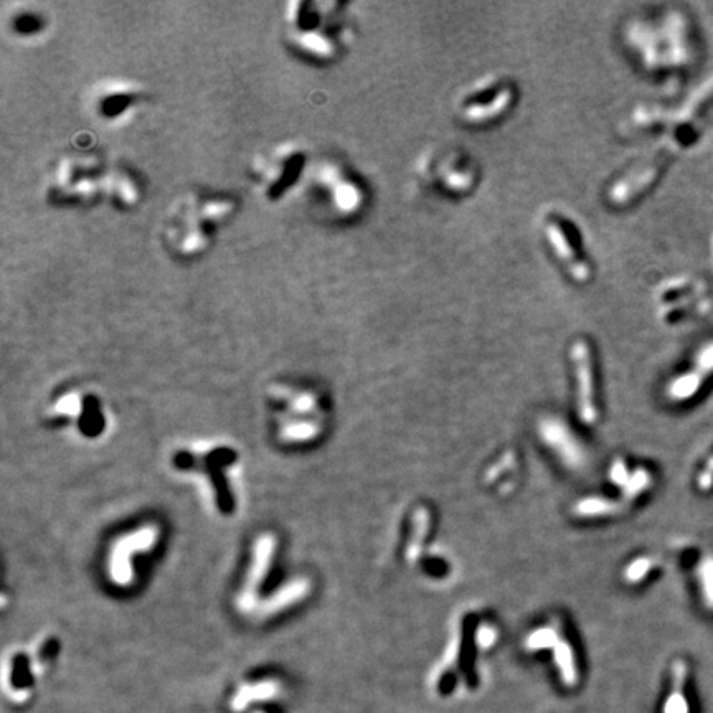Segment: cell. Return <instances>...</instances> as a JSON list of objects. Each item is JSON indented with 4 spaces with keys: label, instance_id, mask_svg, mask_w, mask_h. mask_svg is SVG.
Instances as JSON below:
<instances>
[{
    "label": "cell",
    "instance_id": "6da1fadb",
    "mask_svg": "<svg viewBox=\"0 0 713 713\" xmlns=\"http://www.w3.org/2000/svg\"><path fill=\"white\" fill-rule=\"evenodd\" d=\"M240 200L222 190L192 189L179 195L162 220V243L170 255L194 261L207 255L227 223L237 215Z\"/></svg>",
    "mask_w": 713,
    "mask_h": 713
},
{
    "label": "cell",
    "instance_id": "7a4b0ae2",
    "mask_svg": "<svg viewBox=\"0 0 713 713\" xmlns=\"http://www.w3.org/2000/svg\"><path fill=\"white\" fill-rule=\"evenodd\" d=\"M284 43L304 62L332 63L350 40L345 5L324 0H293L283 14Z\"/></svg>",
    "mask_w": 713,
    "mask_h": 713
},
{
    "label": "cell",
    "instance_id": "3957f363",
    "mask_svg": "<svg viewBox=\"0 0 713 713\" xmlns=\"http://www.w3.org/2000/svg\"><path fill=\"white\" fill-rule=\"evenodd\" d=\"M111 162L96 151H70L55 159L45 180V197L57 207L103 202Z\"/></svg>",
    "mask_w": 713,
    "mask_h": 713
},
{
    "label": "cell",
    "instance_id": "277c9868",
    "mask_svg": "<svg viewBox=\"0 0 713 713\" xmlns=\"http://www.w3.org/2000/svg\"><path fill=\"white\" fill-rule=\"evenodd\" d=\"M311 159L301 142L283 141L265 147L251 159V182L268 204H279L306 182Z\"/></svg>",
    "mask_w": 713,
    "mask_h": 713
},
{
    "label": "cell",
    "instance_id": "5b68a950",
    "mask_svg": "<svg viewBox=\"0 0 713 713\" xmlns=\"http://www.w3.org/2000/svg\"><path fill=\"white\" fill-rule=\"evenodd\" d=\"M314 204L337 220L359 215L365 205V190L352 172L332 157L311 162L306 182Z\"/></svg>",
    "mask_w": 713,
    "mask_h": 713
},
{
    "label": "cell",
    "instance_id": "8992f818",
    "mask_svg": "<svg viewBox=\"0 0 713 713\" xmlns=\"http://www.w3.org/2000/svg\"><path fill=\"white\" fill-rule=\"evenodd\" d=\"M144 85L126 78H109L96 83L88 96L93 118L108 126L128 123L146 104Z\"/></svg>",
    "mask_w": 713,
    "mask_h": 713
},
{
    "label": "cell",
    "instance_id": "52a82bcc",
    "mask_svg": "<svg viewBox=\"0 0 713 713\" xmlns=\"http://www.w3.org/2000/svg\"><path fill=\"white\" fill-rule=\"evenodd\" d=\"M284 689L279 680H246L233 690L228 700L230 713H281Z\"/></svg>",
    "mask_w": 713,
    "mask_h": 713
},
{
    "label": "cell",
    "instance_id": "ba28073f",
    "mask_svg": "<svg viewBox=\"0 0 713 713\" xmlns=\"http://www.w3.org/2000/svg\"><path fill=\"white\" fill-rule=\"evenodd\" d=\"M544 235L553 255L562 263L563 268L572 276L573 281L585 284L591 279V268L583 253L578 250L572 230L560 218L547 217L544 220Z\"/></svg>",
    "mask_w": 713,
    "mask_h": 713
},
{
    "label": "cell",
    "instance_id": "9c48e42d",
    "mask_svg": "<svg viewBox=\"0 0 713 713\" xmlns=\"http://www.w3.org/2000/svg\"><path fill=\"white\" fill-rule=\"evenodd\" d=\"M142 197L144 187L133 167L126 166L123 162H111L104 189V204L118 212H131L141 204Z\"/></svg>",
    "mask_w": 713,
    "mask_h": 713
},
{
    "label": "cell",
    "instance_id": "30bf717a",
    "mask_svg": "<svg viewBox=\"0 0 713 713\" xmlns=\"http://www.w3.org/2000/svg\"><path fill=\"white\" fill-rule=\"evenodd\" d=\"M713 375V340L700 347L694 362L684 374L677 375L669 387L667 395L672 402H689L704 388L705 382Z\"/></svg>",
    "mask_w": 713,
    "mask_h": 713
},
{
    "label": "cell",
    "instance_id": "8fae6325",
    "mask_svg": "<svg viewBox=\"0 0 713 713\" xmlns=\"http://www.w3.org/2000/svg\"><path fill=\"white\" fill-rule=\"evenodd\" d=\"M572 360L577 374L580 418L586 425H593L598 418L595 405V377H593L591 350L585 340H577L573 344Z\"/></svg>",
    "mask_w": 713,
    "mask_h": 713
},
{
    "label": "cell",
    "instance_id": "7c38bea8",
    "mask_svg": "<svg viewBox=\"0 0 713 713\" xmlns=\"http://www.w3.org/2000/svg\"><path fill=\"white\" fill-rule=\"evenodd\" d=\"M540 438L558 454L568 468H581L585 463V451L577 438L560 420H544L540 423Z\"/></svg>",
    "mask_w": 713,
    "mask_h": 713
},
{
    "label": "cell",
    "instance_id": "4fadbf2b",
    "mask_svg": "<svg viewBox=\"0 0 713 713\" xmlns=\"http://www.w3.org/2000/svg\"><path fill=\"white\" fill-rule=\"evenodd\" d=\"M7 25L12 37L19 40H32L45 34V30L48 29V19L47 15H43V12L32 5H24L9 14Z\"/></svg>",
    "mask_w": 713,
    "mask_h": 713
},
{
    "label": "cell",
    "instance_id": "5bb4252c",
    "mask_svg": "<svg viewBox=\"0 0 713 713\" xmlns=\"http://www.w3.org/2000/svg\"><path fill=\"white\" fill-rule=\"evenodd\" d=\"M687 674L689 671L684 662H676V666L672 669L671 694L667 695L664 713L692 712L689 695H687Z\"/></svg>",
    "mask_w": 713,
    "mask_h": 713
},
{
    "label": "cell",
    "instance_id": "9a60e30c",
    "mask_svg": "<svg viewBox=\"0 0 713 713\" xmlns=\"http://www.w3.org/2000/svg\"><path fill=\"white\" fill-rule=\"evenodd\" d=\"M557 654L558 667L562 671L563 679L567 684H573L577 680V662H575V654H573L572 646L565 641H558L557 646L553 647Z\"/></svg>",
    "mask_w": 713,
    "mask_h": 713
},
{
    "label": "cell",
    "instance_id": "2e32d148",
    "mask_svg": "<svg viewBox=\"0 0 713 713\" xmlns=\"http://www.w3.org/2000/svg\"><path fill=\"white\" fill-rule=\"evenodd\" d=\"M700 595L705 606L713 610V555H707L697 568Z\"/></svg>",
    "mask_w": 713,
    "mask_h": 713
},
{
    "label": "cell",
    "instance_id": "e0dca14e",
    "mask_svg": "<svg viewBox=\"0 0 713 713\" xmlns=\"http://www.w3.org/2000/svg\"><path fill=\"white\" fill-rule=\"evenodd\" d=\"M560 641L558 638L557 629L550 626V628H540L534 633L530 634L527 641H525V646L530 651H539V649H547V647H555Z\"/></svg>",
    "mask_w": 713,
    "mask_h": 713
},
{
    "label": "cell",
    "instance_id": "ac0fdd59",
    "mask_svg": "<svg viewBox=\"0 0 713 713\" xmlns=\"http://www.w3.org/2000/svg\"><path fill=\"white\" fill-rule=\"evenodd\" d=\"M616 510V504L605 499H586L578 502L577 512L585 517H595V515L611 514Z\"/></svg>",
    "mask_w": 713,
    "mask_h": 713
},
{
    "label": "cell",
    "instance_id": "d6986e66",
    "mask_svg": "<svg viewBox=\"0 0 713 713\" xmlns=\"http://www.w3.org/2000/svg\"><path fill=\"white\" fill-rule=\"evenodd\" d=\"M652 570V558L641 557L636 558L633 562L629 563L626 572H624V577L629 583H639L646 577L647 573Z\"/></svg>",
    "mask_w": 713,
    "mask_h": 713
},
{
    "label": "cell",
    "instance_id": "ffe728a7",
    "mask_svg": "<svg viewBox=\"0 0 713 713\" xmlns=\"http://www.w3.org/2000/svg\"><path fill=\"white\" fill-rule=\"evenodd\" d=\"M416 519H418V527H416V535L413 542L410 544V550H408V560L410 562H415V558L418 557V552H420L421 547V537H425L426 529H428V514L426 510H418L416 514Z\"/></svg>",
    "mask_w": 713,
    "mask_h": 713
},
{
    "label": "cell",
    "instance_id": "44dd1931",
    "mask_svg": "<svg viewBox=\"0 0 713 713\" xmlns=\"http://www.w3.org/2000/svg\"><path fill=\"white\" fill-rule=\"evenodd\" d=\"M610 479L614 484L626 487L629 479H631V474L628 473V466H626L624 461H614L610 469Z\"/></svg>",
    "mask_w": 713,
    "mask_h": 713
},
{
    "label": "cell",
    "instance_id": "7402d4cb",
    "mask_svg": "<svg viewBox=\"0 0 713 713\" xmlns=\"http://www.w3.org/2000/svg\"><path fill=\"white\" fill-rule=\"evenodd\" d=\"M494 639H496V631H494V629L489 628V626H481V628H479V643H481L482 646H491Z\"/></svg>",
    "mask_w": 713,
    "mask_h": 713
}]
</instances>
